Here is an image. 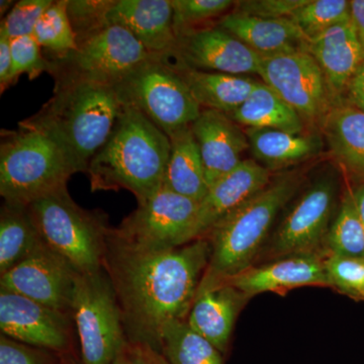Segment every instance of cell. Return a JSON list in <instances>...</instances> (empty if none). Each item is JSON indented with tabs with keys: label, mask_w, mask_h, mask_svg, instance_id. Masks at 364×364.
Segmentation results:
<instances>
[{
	"label": "cell",
	"mask_w": 364,
	"mask_h": 364,
	"mask_svg": "<svg viewBox=\"0 0 364 364\" xmlns=\"http://www.w3.org/2000/svg\"><path fill=\"white\" fill-rule=\"evenodd\" d=\"M79 274L63 256L43 243L25 260L0 275V289L71 314Z\"/></svg>",
	"instance_id": "cell-14"
},
{
	"label": "cell",
	"mask_w": 364,
	"mask_h": 364,
	"mask_svg": "<svg viewBox=\"0 0 364 364\" xmlns=\"http://www.w3.org/2000/svg\"><path fill=\"white\" fill-rule=\"evenodd\" d=\"M259 76L303 119H324L332 109L324 73L308 51L262 57Z\"/></svg>",
	"instance_id": "cell-11"
},
{
	"label": "cell",
	"mask_w": 364,
	"mask_h": 364,
	"mask_svg": "<svg viewBox=\"0 0 364 364\" xmlns=\"http://www.w3.org/2000/svg\"><path fill=\"white\" fill-rule=\"evenodd\" d=\"M270 172L254 160L246 159L221 181L208 188L198 203L191 241L203 238L217 223L267 188Z\"/></svg>",
	"instance_id": "cell-17"
},
{
	"label": "cell",
	"mask_w": 364,
	"mask_h": 364,
	"mask_svg": "<svg viewBox=\"0 0 364 364\" xmlns=\"http://www.w3.org/2000/svg\"><path fill=\"white\" fill-rule=\"evenodd\" d=\"M301 183L298 173L277 177L213 227L205 236L210 256L198 293L253 267L280 210L294 198Z\"/></svg>",
	"instance_id": "cell-4"
},
{
	"label": "cell",
	"mask_w": 364,
	"mask_h": 364,
	"mask_svg": "<svg viewBox=\"0 0 364 364\" xmlns=\"http://www.w3.org/2000/svg\"><path fill=\"white\" fill-rule=\"evenodd\" d=\"M173 11L176 35L188 32L193 26L222 16L236 4L231 0H170Z\"/></svg>",
	"instance_id": "cell-35"
},
{
	"label": "cell",
	"mask_w": 364,
	"mask_h": 364,
	"mask_svg": "<svg viewBox=\"0 0 364 364\" xmlns=\"http://www.w3.org/2000/svg\"><path fill=\"white\" fill-rule=\"evenodd\" d=\"M198 203L162 186L124 218L114 236L150 248L178 247L191 242Z\"/></svg>",
	"instance_id": "cell-10"
},
{
	"label": "cell",
	"mask_w": 364,
	"mask_h": 364,
	"mask_svg": "<svg viewBox=\"0 0 364 364\" xmlns=\"http://www.w3.org/2000/svg\"><path fill=\"white\" fill-rule=\"evenodd\" d=\"M350 18L363 50L364 58V0L350 1Z\"/></svg>",
	"instance_id": "cell-43"
},
{
	"label": "cell",
	"mask_w": 364,
	"mask_h": 364,
	"mask_svg": "<svg viewBox=\"0 0 364 364\" xmlns=\"http://www.w3.org/2000/svg\"><path fill=\"white\" fill-rule=\"evenodd\" d=\"M0 330L23 343L73 356L76 329L70 313L4 289H0Z\"/></svg>",
	"instance_id": "cell-12"
},
{
	"label": "cell",
	"mask_w": 364,
	"mask_h": 364,
	"mask_svg": "<svg viewBox=\"0 0 364 364\" xmlns=\"http://www.w3.org/2000/svg\"><path fill=\"white\" fill-rule=\"evenodd\" d=\"M335 191L334 181L330 178L320 179L306 189L275 232L268 247L269 257L275 260L321 252L331 226Z\"/></svg>",
	"instance_id": "cell-15"
},
{
	"label": "cell",
	"mask_w": 364,
	"mask_h": 364,
	"mask_svg": "<svg viewBox=\"0 0 364 364\" xmlns=\"http://www.w3.org/2000/svg\"><path fill=\"white\" fill-rule=\"evenodd\" d=\"M325 267L330 287L353 298L364 299V259L327 252Z\"/></svg>",
	"instance_id": "cell-34"
},
{
	"label": "cell",
	"mask_w": 364,
	"mask_h": 364,
	"mask_svg": "<svg viewBox=\"0 0 364 364\" xmlns=\"http://www.w3.org/2000/svg\"><path fill=\"white\" fill-rule=\"evenodd\" d=\"M248 299L231 284L223 282L196 294L186 323L193 331L225 353L237 317Z\"/></svg>",
	"instance_id": "cell-20"
},
{
	"label": "cell",
	"mask_w": 364,
	"mask_h": 364,
	"mask_svg": "<svg viewBox=\"0 0 364 364\" xmlns=\"http://www.w3.org/2000/svg\"><path fill=\"white\" fill-rule=\"evenodd\" d=\"M16 83L14 78L13 59H11V40L0 35V88L1 93Z\"/></svg>",
	"instance_id": "cell-41"
},
{
	"label": "cell",
	"mask_w": 364,
	"mask_h": 364,
	"mask_svg": "<svg viewBox=\"0 0 364 364\" xmlns=\"http://www.w3.org/2000/svg\"><path fill=\"white\" fill-rule=\"evenodd\" d=\"M44 243L28 208L4 202L0 213V275Z\"/></svg>",
	"instance_id": "cell-28"
},
{
	"label": "cell",
	"mask_w": 364,
	"mask_h": 364,
	"mask_svg": "<svg viewBox=\"0 0 364 364\" xmlns=\"http://www.w3.org/2000/svg\"><path fill=\"white\" fill-rule=\"evenodd\" d=\"M69 358L0 335V364H63Z\"/></svg>",
	"instance_id": "cell-38"
},
{
	"label": "cell",
	"mask_w": 364,
	"mask_h": 364,
	"mask_svg": "<svg viewBox=\"0 0 364 364\" xmlns=\"http://www.w3.org/2000/svg\"><path fill=\"white\" fill-rule=\"evenodd\" d=\"M171 152L163 186L200 203L208 193L200 148L191 127L169 136Z\"/></svg>",
	"instance_id": "cell-25"
},
{
	"label": "cell",
	"mask_w": 364,
	"mask_h": 364,
	"mask_svg": "<svg viewBox=\"0 0 364 364\" xmlns=\"http://www.w3.org/2000/svg\"><path fill=\"white\" fill-rule=\"evenodd\" d=\"M345 91L350 105L364 112V61L351 78Z\"/></svg>",
	"instance_id": "cell-42"
},
{
	"label": "cell",
	"mask_w": 364,
	"mask_h": 364,
	"mask_svg": "<svg viewBox=\"0 0 364 364\" xmlns=\"http://www.w3.org/2000/svg\"><path fill=\"white\" fill-rule=\"evenodd\" d=\"M210 256L205 237L178 247L150 248L119 240L112 229L104 269L116 291L129 341L162 352L163 332L188 318Z\"/></svg>",
	"instance_id": "cell-1"
},
{
	"label": "cell",
	"mask_w": 364,
	"mask_h": 364,
	"mask_svg": "<svg viewBox=\"0 0 364 364\" xmlns=\"http://www.w3.org/2000/svg\"><path fill=\"white\" fill-rule=\"evenodd\" d=\"M107 18L109 26L127 28L152 56L167 54L176 45L170 0H114Z\"/></svg>",
	"instance_id": "cell-19"
},
{
	"label": "cell",
	"mask_w": 364,
	"mask_h": 364,
	"mask_svg": "<svg viewBox=\"0 0 364 364\" xmlns=\"http://www.w3.org/2000/svg\"><path fill=\"white\" fill-rule=\"evenodd\" d=\"M52 0H21L2 18L0 35L9 40L33 36L36 26L43 14L52 6Z\"/></svg>",
	"instance_id": "cell-36"
},
{
	"label": "cell",
	"mask_w": 364,
	"mask_h": 364,
	"mask_svg": "<svg viewBox=\"0 0 364 364\" xmlns=\"http://www.w3.org/2000/svg\"><path fill=\"white\" fill-rule=\"evenodd\" d=\"M325 246L326 252L364 259V226L352 191L344 195L336 219L328 232Z\"/></svg>",
	"instance_id": "cell-30"
},
{
	"label": "cell",
	"mask_w": 364,
	"mask_h": 364,
	"mask_svg": "<svg viewBox=\"0 0 364 364\" xmlns=\"http://www.w3.org/2000/svg\"><path fill=\"white\" fill-rule=\"evenodd\" d=\"M157 58L169 67L232 75H259L262 60L260 55L219 26L179 33L173 49Z\"/></svg>",
	"instance_id": "cell-13"
},
{
	"label": "cell",
	"mask_w": 364,
	"mask_h": 364,
	"mask_svg": "<svg viewBox=\"0 0 364 364\" xmlns=\"http://www.w3.org/2000/svg\"><path fill=\"white\" fill-rule=\"evenodd\" d=\"M63 364H82V363H78L77 361L74 360L73 358H69L66 359Z\"/></svg>",
	"instance_id": "cell-46"
},
{
	"label": "cell",
	"mask_w": 364,
	"mask_h": 364,
	"mask_svg": "<svg viewBox=\"0 0 364 364\" xmlns=\"http://www.w3.org/2000/svg\"><path fill=\"white\" fill-rule=\"evenodd\" d=\"M112 364H170L164 354L150 345L129 341Z\"/></svg>",
	"instance_id": "cell-40"
},
{
	"label": "cell",
	"mask_w": 364,
	"mask_h": 364,
	"mask_svg": "<svg viewBox=\"0 0 364 364\" xmlns=\"http://www.w3.org/2000/svg\"><path fill=\"white\" fill-rule=\"evenodd\" d=\"M11 52L16 82L21 74H26L33 80L44 72H51V62L46 58L42 47L33 36L11 40Z\"/></svg>",
	"instance_id": "cell-37"
},
{
	"label": "cell",
	"mask_w": 364,
	"mask_h": 364,
	"mask_svg": "<svg viewBox=\"0 0 364 364\" xmlns=\"http://www.w3.org/2000/svg\"><path fill=\"white\" fill-rule=\"evenodd\" d=\"M308 52L324 73L333 95L346 90L364 61L363 50L351 20L332 26L310 41Z\"/></svg>",
	"instance_id": "cell-22"
},
{
	"label": "cell",
	"mask_w": 364,
	"mask_h": 364,
	"mask_svg": "<svg viewBox=\"0 0 364 364\" xmlns=\"http://www.w3.org/2000/svg\"><path fill=\"white\" fill-rule=\"evenodd\" d=\"M326 254H298L260 267L253 265L227 282L249 299L268 291L282 293L301 287H330L325 267Z\"/></svg>",
	"instance_id": "cell-16"
},
{
	"label": "cell",
	"mask_w": 364,
	"mask_h": 364,
	"mask_svg": "<svg viewBox=\"0 0 364 364\" xmlns=\"http://www.w3.org/2000/svg\"><path fill=\"white\" fill-rule=\"evenodd\" d=\"M28 208L46 245L63 256L80 274L104 269L114 228L102 210L81 208L67 188Z\"/></svg>",
	"instance_id": "cell-6"
},
{
	"label": "cell",
	"mask_w": 364,
	"mask_h": 364,
	"mask_svg": "<svg viewBox=\"0 0 364 364\" xmlns=\"http://www.w3.org/2000/svg\"><path fill=\"white\" fill-rule=\"evenodd\" d=\"M162 353L170 364H224L222 352L193 331L186 321L165 328Z\"/></svg>",
	"instance_id": "cell-29"
},
{
	"label": "cell",
	"mask_w": 364,
	"mask_h": 364,
	"mask_svg": "<svg viewBox=\"0 0 364 364\" xmlns=\"http://www.w3.org/2000/svg\"><path fill=\"white\" fill-rule=\"evenodd\" d=\"M191 128L202 155L208 188H212L243 161L242 155L250 148L247 136L227 114L213 109H202Z\"/></svg>",
	"instance_id": "cell-18"
},
{
	"label": "cell",
	"mask_w": 364,
	"mask_h": 364,
	"mask_svg": "<svg viewBox=\"0 0 364 364\" xmlns=\"http://www.w3.org/2000/svg\"><path fill=\"white\" fill-rule=\"evenodd\" d=\"M171 142L142 112L123 105L107 142L88 166L92 191L126 189L138 203L164 183Z\"/></svg>",
	"instance_id": "cell-2"
},
{
	"label": "cell",
	"mask_w": 364,
	"mask_h": 364,
	"mask_svg": "<svg viewBox=\"0 0 364 364\" xmlns=\"http://www.w3.org/2000/svg\"><path fill=\"white\" fill-rule=\"evenodd\" d=\"M333 155L351 176L364 181V112L352 105H333L323 119Z\"/></svg>",
	"instance_id": "cell-24"
},
{
	"label": "cell",
	"mask_w": 364,
	"mask_h": 364,
	"mask_svg": "<svg viewBox=\"0 0 364 364\" xmlns=\"http://www.w3.org/2000/svg\"><path fill=\"white\" fill-rule=\"evenodd\" d=\"M82 364H112L128 342L116 291L105 269L79 274L72 299Z\"/></svg>",
	"instance_id": "cell-7"
},
{
	"label": "cell",
	"mask_w": 364,
	"mask_h": 364,
	"mask_svg": "<svg viewBox=\"0 0 364 364\" xmlns=\"http://www.w3.org/2000/svg\"><path fill=\"white\" fill-rule=\"evenodd\" d=\"M181 76L202 109L232 114L245 102L259 81L242 75L170 67Z\"/></svg>",
	"instance_id": "cell-23"
},
{
	"label": "cell",
	"mask_w": 364,
	"mask_h": 364,
	"mask_svg": "<svg viewBox=\"0 0 364 364\" xmlns=\"http://www.w3.org/2000/svg\"><path fill=\"white\" fill-rule=\"evenodd\" d=\"M227 116L249 128L291 134H301L304 129L303 117L264 82L258 83L245 102Z\"/></svg>",
	"instance_id": "cell-26"
},
{
	"label": "cell",
	"mask_w": 364,
	"mask_h": 364,
	"mask_svg": "<svg viewBox=\"0 0 364 364\" xmlns=\"http://www.w3.org/2000/svg\"><path fill=\"white\" fill-rule=\"evenodd\" d=\"M289 18L311 41L332 26L351 20L350 1L306 0V4L296 9Z\"/></svg>",
	"instance_id": "cell-32"
},
{
	"label": "cell",
	"mask_w": 364,
	"mask_h": 364,
	"mask_svg": "<svg viewBox=\"0 0 364 364\" xmlns=\"http://www.w3.org/2000/svg\"><path fill=\"white\" fill-rule=\"evenodd\" d=\"M249 147L261 165L279 169L317 154L320 141L315 136L287 133L272 129L248 128Z\"/></svg>",
	"instance_id": "cell-27"
},
{
	"label": "cell",
	"mask_w": 364,
	"mask_h": 364,
	"mask_svg": "<svg viewBox=\"0 0 364 364\" xmlns=\"http://www.w3.org/2000/svg\"><path fill=\"white\" fill-rule=\"evenodd\" d=\"M123 105L114 86L81 79H57L54 95L37 114L23 119L65 150L82 173L107 142Z\"/></svg>",
	"instance_id": "cell-3"
},
{
	"label": "cell",
	"mask_w": 364,
	"mask_h": 364,
	"mask_svg": "<svg viewBox=\"0 0 364 364\" xmlns=\"http://www.w3.org/2000/svg\"><path fill=\"white\" fill-rule=\"evenodd\" d=\"M352 196H353L354 203H355L359 218H360L364 226V183L360 184V186L354 189L352 191Z\"/></svg>",
	"instance_id": "cell-44"
},
{
	"label": "cell",
	"mask_w": 364,
	"mask_h": 364,
	"mask_svg": "<svg viewBox=\"0 0 364 364\" xmlns=\"http://www.w3.org/2000/svg\"><path fill=\"white\" fill-rule=\"evenodd\" d=\"M14 6V1H11V0H1V2H0V14H1V16H4V14H6L9 7L13 9Z\"/></svg>",
	"instance_id": "cell-45"
},
{
	"label": "cell",
	"mask_w": 364,
	"mask_h": 364,
	"mask_svg": "<svg viewBox=\"0 0 364 364\" xmlns=\"http://www.w3.org/2000/svg\"><path fill=\"white\" fill-rule=\"evenodd\" d=\"M0 195L4 202L31 203L67 188L79 173L65 150L45 132L21 121L16 131H2Z\"/></svg>",
	"instance_id": "cell-5"
},
{
	"label": "cell",
	"mask_w": 364,
	"mask_h": 364,
	"mask_svg": "<svg viewBox=\"0 0 364 364\" xmlns=\"http://www.w3.org/2000/svg\"><path fill=\"white\" fill-rule=\"evenodd\" d=\"M152 57L127 28L111 25L63 59L50 60L57 79H81L114 86Z\"/></svg>",
	"instance_id": "cell-9"
},
{
	"label": "cell",
	"mask_w": 364,
	"mask_h": 364,
	"mask_svg": "<svg viewBox=\"0 0 364 364\" xmlns=\"http://www.w3.org/2000/svg\"><path fill=\"white\" fill-rule=\"evenodd\" d=\"M114 0H68L67 13L77 45L109 26L107 13Z\"/></svg>",
	"instance_id": "cell-33"
},
{
	"label": "cell",
	"mask_w": 364,
	"mask_h": 364,
	"mask_svg": "<svg viewBox=\"0 0 364 364\" xmlns=\"http://www.w3.org/2000/svg\"><path fill=\"white\" fill-rule=\"evenodd\" d=\"M219 26L261 57L308 51L310 44V40L289 18H264L234 11L223 16Z\"/></svg>",
	"instance_id": "cell-21"
},
{
	"label": "cell",
	"mask_w": 364,
	"mask_h": 364,
	"mask_svg": "<svg viewBox=\"0 0 364 364\" xmlns=\"http://www.w3.org/2000/svg\"><path fill=\"white\" fill-rule=\"evenodd\" d=\"M67 4L68 0L53 2L41 16L33 31V38L42 49L50 53L52 60L65 58L78 49L76 36L67 13Z\"/></svg>",
	"instance_id": "cell-31"
},
{
	"label": "cell",
	"mask_w": 364,
	"mask_h": 364,
	"mask_svg": "<svg viewBox=\"0 0 364 364\" xmlns=\"http://www.w3.org/2000/svg\"><path fill=\"white\" fill-rule=\"evenodd\" d=\"M122 105L142 112L167 136L191 127L202 112L173 69L152 56L114 86Z\"/></svg>",
	"instance_id": "cell-8"
},
{
	"label": "cell",
	"mask_w": 364,
	"mask_h": 364,
	"mask_svg": "<svg viewBox=\"0 0 364 364\" xmlns=\"http://www.w3.org/2000/svg\"><path fill=\"white\" fill-rule=\"evenodd\" d=\"M306 0H249L237 2L235 11L264 18H291Z\"/></svg>",
	"instance_id": "cell-39"
}]
</instances>
